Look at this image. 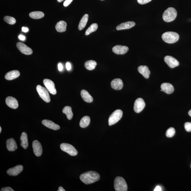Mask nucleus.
<instances>
[{
    "label": "nucleus",
    "instance_id": "ea45409f",
    "mask_svg": "<svg viewBox=\"0 0 191 191\" xmlns=\"http://www.w3.org/2000/svg\"><path fill=\"white\" fill-rule=\"evenodd\" d=\"M58 69L59 71H61L63 69V67L61 63H59L58 65Z\"/></svg>",
    "mask_w": 191,
    "mask_h": 191
},
{
    "label": "nucleus",
    "instance_id": "f704fd0d",
    "mask_svg": "<svg viewBox=\"0 0 191 191\" xmlns=\"http://www.w3.org/2000/svg\"><path fill=\"white\" fill-rule=\"evenodd\" d=\"M138 3L140 4H145L151 1L152 0H137Z\"/></svg>",
    "mask_w": 191,
    "mask_h": 191
},
{
    "label": "nucleus",
    "instance_id": "37998d69",
    "mask_svg": "<svg viewBox=\"0 0 191 191\" xmlns=\"http://www.w3.org/2000/svg\"><path fill=\"white\" fill-rule=\"evenodd\" d=\"M58 191H65V190L64 189V188H63V187H59L58 189V190H57Z\"/></svg>",
    "mask_w": 191,
    "mask_h": 191
},
{
    "label": "nucleus",
    "instance_id": "0eeeda50",
    "mask_svg": "<svg viewBox=\"0 0 191 191\" xmlns=\"http://www.w3.org/2000/svg\"><path fill=\"white\" fill-rule=\"evenodd\" d=\"M60 148L63 151L67 153L70 155L74 156L78 154L76 149L72 145L68 143H62L60 145Z\"/></svg>",
    "mask_w": 191,
    "mask_h": 191
},
{
    "label": "nucleus",
    "instance_id": "09e8293b",
    "mask_svg": "<svg viewBox=\"0 0 191 191\" xmlns=\"http://www.w3.org/2000/svg\"></svg>",
    "mask_w": 191,
    "mask_h": 191
},
{
    "label": "nucleus",
    "instance_id": "aec40b11",
    "mask_svg": "<svg viewBox=\"0 0 191 191\" xmlns=\"http://www.w3.org/2000/svg\"><path fill=\"white\" fill-rule=\"evenodd\" d=\"M161 88L164 91L168 94H170L174 91V88L172 85L169 83H164L161 85Z\"/></svg>",
    "mask_w": 191,
    "mask_h": 191
},
{
    "label": "nucleus",
    "instance_id": "39448f33",
    "mask_svg": "<svg viewBox=\"0 0 191 191\" xmlns=\"http://www.w3.org/2000/svg\"><path fill=\"white\" fill-rule=\"evenodd\" d=\"M123 115V112L121 110H117L115 111L109 118V125L112 126L118 123L121 119Z\"/></svg>",
    "mask_w": 191,
    "mask_h": 191
},
{
    "label": "nucleus",
    "instance_id": "473e14b6",
    "mask_svg": "<svg viewBox=\"0 0 191 191\" xmlns=\"http://www.w3.org/2000/svg\"><path fill=\"white\" fill-rule=\"evenodd\" d=\"M175 130L174 128H170L166 132V136L168 138H171V137H173L175 135Z\"/></svg>",
    "mask_w": 191,
    "mask_h": 191
},
{
    "label": "nucleus",
    "instance_id": "f3484780",
    "mask_svg": "<svg viewBox=\"0 0 191 191\" xmlns=\"http://www.w3.org/2000/svg\"><path fill=\"white\" fill-rule=\"evenodd\" d=\"M42 123L45 126L48 128L57 130L60 129V126L53 123L51 120H44L42 121Z\"/></svg>",
    "mask_w": 191,
    "mask_h": 191
},
{
    "label": "nucleus",
    "instance_id": "f03ea898",
    "mask_svg": "<svg viewBox=\"0 0 191 191\" xmlns=\"http://www.w3.org/2000/svg\"><path fill=\"white\" fill-rule=\"evenodd\" d=\"M177 11L174 8L170 7L164 11L162 18L165 22H169L172 21L176 18Z\"/></svg>",
    "mask_w": 191,
    "mask_h": 191
},
{
    "label": "nucleus",
    "instance_id": "b1692460",
    "mask_svg": "<svg viewBox=\"0 0 191 191\" xmlns=\"http://www.w3.org/2000/svg\"><path fill=\"white\" fill-rule=\"evenodd\" d=\"M20 141L21 146L24 149L27 148L28 146L27 134L25 132L22 133L20 137Z\"/></svg>",
    "mask_w": 191,
    "mask_h": 191
},
{
    "label": "nucleus",
    "instance_id": "c756f323",
    "mask_svg": "<svg viewBox=\"0 0 191 191\" xmlns=\"http://www.w3.org/2000/svg\"><path fill=\"white\" fill-rule=\"evenodd\" d=\"M29 16L32 19H39L43 18L44 16V14L41 11H34L30 13Z\"/></svg>",
    "mask_w": 191,
    "mask_h": 191
},
{
    "label": "nucleus",
    "instance_id": "dca6fc26",
    "mask_svg": "<svg viewBox=\"0 0 191 191\" xmlns=\"http://www.w3.org/2000/svg\"><path fill=\"white\" fill-rule=\"evenodd\" d=\"M111 86L112 88L115 90H120L123 87V82L119 78L114 79L111 82Z\"/></svg>",
    "mask_w": 191,
    "mask_h": 191
},
{
    "label": "nucleus",
    "instance_id": "c85d7f7f",
    "mask_svg": "<svg viewBox=\"0 0 191 191\" xmlns=\"http://www.w3.org/2000/svg\"><path fill=\"white\" fill-rule=\"evenodd\" d=\"M96 65V62L93 60L87 61L85 63V68L90 70H94Z\"/></svg>",
    "mask_w": 191,
    "mask_h": 191
},
{
    "label": "nucleus",
    "instance_id": "2f4dec72",
    "mask_svg": "<svg viewBox=\"0 0 191 191\" xmlns=\"http://www.w3.org/2000/svg\"><path fill=\"white\" fill-rule=\"evenodd\" d=\"M4 20L7 23L10 24H14L16 23V20L14 18L9 16H6L4 18Z\"/></svg>",
    "mask_w": 191,
    "mask_h": 191
},
{
    "label": "nucleus",
    "instance_id": "2eb2a0df",
    "mask_svg": "<svg viewBox=\"0 0 191 191\" xmlns=\"http://www.w3.org/2000/svg\"><path fill=\"white\" fill-rule=\"evenodd\" d=\"M6 103L10 108L16 109L18 108L19 104L18 101L13 97H7L5 100Z\"/></svg>",
    "mask_w": 191,
    "mask_h": 191
},
{
    "label": "nucleus",
    "instance_id": "4be33fe9",
    "mask_svg": "<svg viewBox=\"0 0 191 191\" xmlns=\"http://www.w3.org/2000/svg\"><path fill=\"white\" fill-rule=\"evenodd\" d=\"M138 70L139 73L146 79H148L150 74V71L148 67L146 66H141L138 67Z\"/></svg>",
    "mask_w": 191,
    "mask_h": 191
},
{
    "label": "nucleus",
    "instance_id": "49530a36",
    "mask_svg": "<svg viewBox=\"0 0 191 191\" xmlns=\"http://www.w3.org/2000/svg\"><path fill=\"white\" fill-rule=\"evenodd\" d=\"M1 127H0V133H1Z\"/></svg>",
    "mask_w": 191,
    "mask_h": 191
},
{
    "label": "nucleus",
    "instance_id": "412c9836",
    "mask_svg": "<svg viewBox=\"0 0 191 191\" xmlns=\"http://www.w3.org/2000/svg\"><path fill=\"white\" fill-rule=\"evenodd\" d=\"M20 75V73L18 70H14L7 73L5 75V78L6 79L11 81L18 78Z\"/></svg>",
    "mask_w": 191,
    "mask_h": 191
},
{
    "label": "nucleus",
    "instance_id": "4468645a",
    "mask_svg": "<svg viewBox=\"0 0 191 191\" xmlns=\"http://www.w3.org/2000/svg\"><path fill=\"white\" fill-rule=\"evenodd\" d=\"M129 50L128 47L127 46L118 45L113 47L112 51L116 54L124 55L127 53Z\"/></svg>",
    "mask_w": 191,
    "mask_h": 191
},
{
    "label": "nucleus",
    "instance_id": "20e7f679",
    "mask_svg": "<svg viewBox=\"0 0 191 191\" xmlns=\"http://www.w3.org/2000/svg\"><path fill=\"white\" fill-rule=\"evenodd\" d=\"M115 190L116 191H127V186L126 181L123 177H117L114 181Z\"/></svg>",
    "mask_w": 191,
    "mask_h": 191
},
{
    "label": "nucleus",
    "instance_id": "79ce46f5",
    "mask_svg": "<svg viewBox=\"0 0 191 191\" xmlns=\"http://www.w3.org/2000/svg\"><path fill=\"white\" fill-rule=\"evenodd\" d=\"M22 31L24 32H27L29 30L28 28L27 27H22Z\"/></svg>",
    "mask_w": 191,
    "mask_h": 191
},
{
    "label": "nucleus",
    "instance_id": "1a4fd4ad",
    "mask_svg": "<svg viewBox=\"0 0 191 191\" xmlns=\"http://www.w3.org/2000/svg\"><path fill=\"white\" fill-rule=\"evenodd\" d=\"M145 103L142 98H139L135 101L134 105V110L136 113H139L142 111L145 107Z\"/></svg>",
    "mask_w": 191,
    "mask_h": 191
},
{
    "label": "nucleus",
    "instance_id": "7c9ffc66",
    "mask_svg": "<svg viewBox=\"0 0 191 191\" xmlns=\"http://www.w3.org/2000/svg\"><path fill=\"white\" fill-rule=\"evenodd\" d=\"M98 27V24H97L95 23L91 24V26L86 30L85 33V35L86 36L88 35L92 32L96 31Z\"/></svg>",
    "mask_w": 191,
    "mask_h": 191
},
{
    "label": "nucleus",
    "instance_id": "f257e3e1",
    "mask_svg": "<svg viewBox=\"0 0 191 191\" xmlns=\"http://www.w3.org/2000/svg\"><path fill=\"white\" fill-rule=\"evenodd\" d=\"M100 175L97 172L90 171L84 173L80 175L81 180L86 184H91L98 181Z\"/></svg>",
    "mask_w": 191,
    "mask_h": 191
},
{
    "label": "nucleus",
    "instance_id": "9d476101",
    "mask_svg": "<svg viewBox=\"0 0 191 191\" xmlns=\"http://www.w3.org/2000/svg\"><path fill=\"white\" fill-rule=\"evenodd\" d=\"M16 46L19 50L24 54L30 55L33 53L32 49L24 43L18 42L17 43Z\"/></svg>",
    "mask_w": 191,
    "mask_h": 191
},
{
    "label": "nucleus",
    "instance_id": "c9c22d12",
    "mask_svg": "<svg viewBox=\"0 0 191 191\" xmlns=\"http://www.w3.org/2000/svg\"><path fill=\"white\" fill-rule=\"evenodd\" d=\"M1 191H14V190L10 187H6L1 189Z\"/></svg>",
    "mask_w": 191,
    "mask_h": 191
},
{
    "label": "nucleus",
    "instance_id": "de8ad7c7",
    "mask_svg": "<svg viewBox=\"0 0 191 191\" xmlns=\"http://www.w3.org/2000/svg\"><path fill=\"white\" fill-rule=\"evenodd\" d=\"M101 1H103V0H101Z\"/></svg>",
    "mask_w": 191,
    "mask_h": 191
},
{
    "label": "nucleus",
    "instance_id": "7ed1b4c3",
    "mask_svg": "<svg viewBox=\"0 0 191 191\" xmlns=\"http://www.w3.org/2000/svg\"><path fill=\"white\" fill-rule=\"evenodd\" d=\"M179 37L178 34L173 32H165L162 36V40L165 42L169 44L176 42L179 40Z\"/></svg>",
    "mask_w": 191,
    "mask_h": 191
},
{
    "label": "nucleus",
    "instance_id": "a19ab883",
    "mask_svg": "<svg viewBox=\"0 0 191 191\" xmlns=\"http://www.w3.org/2000/svg\"><path fill=\"white\" fill-rule=\"evenodd\" d=\"M19 39L22 41H24L25 39V36L22 35L19 36Z\"/></svg>",
    "mask_w": 191,
    "mask_h": 191
},
{
    "label": "nucleus",
    "instance_id": "6ab92c4d",
    "mask_svg": "<svg viewBox=\"0 0 191 191\" xmlns=\"http://www.w3.org/2000/svg\"><path fill=\"white\" fill-rule=\"evenodd\" d=\"M7 148L9 151L13 152L18 148L16 141L13 138H10L7 141Z\"/></svg>",
    "mask_w": 191,
    "mask_h": 191
},
{
    "label": "nucleus",
    "instance_id": "6e6552de",
    "mask_svg": "<svg viewBox=\"0 0 191 191\" xmlns=\"http://www.w3.org/2000/svg\"><path fill=\"white\" fill-rule=\"evenodd\" d=\"M43 83L48 91L53 95L56 94L57 91L55 88L54 83L51 80L46 79L44 80Z\"/></svg>",
    "mask_w": 191,
    "mask_h": 191
},
{
    "label": "nucleus",
    "instance_id": "ddd939ff",
    "mask_svg": "<svg viewBox=\"0 0 191 191\" xmlns=\"http://www.w3.org/2000/svg\"><path fill=\"white\" fill-rule=\"evenodd\" d=\"M24 167L21 165H18L14 167L10 168L7 170V174L11 176H16L18 175L23 170Z\"/></svg>",
    "mask_w": 191,
    "mask_h": 191
},
{
    "label": "nucleus",
    "instance_id": "c03bdc74",
    "mask_svg": "<svg viewBox=\"0 0 191 191\" xmlns=\"http://www.w3.org/2000/svg\"><path fill=\"white\" fill-rule=\"evenodd\" d=\"M188 114L189 115H190L191 117V110L189 111L188 112Z\"/></svg>",
    "mask_w": 191,
    "mask_h": 191
},
{
    "label": "nucleus",
    "instance_id": "e433bc0d",
    "mask_svg": "<svg viewBox=\"0 0 191 191\" xmlns=\"http://www.w3.org/2000/svg\"><path fill=\"white\" fill-rule=\"evenodd\" d=\"M73 0H66L64 3V7H67L70 4Z\"/></svg>",
    "mask_w": 191,
    "mask_h": 191
},
{
    "label": "nucleus",
    "instance_id": "cd10ccee",
    "mask_svg": "<svg viewBox=\"0 0 191 191\" xmlns=\"http://www.w3.org/2000/svg\"><path fill=\"white\" fill-rule=\"evenodd\" d=\"M63 113L66 114L68 120H71L73 117V113L72 112V108L70 106L65 107L62 110Z\"/></svg>",
    "mask_w": 191,
    "mask_h": 191
},
{
    "label": "nucleus",
    "instance_id": "58836bf2",
    "mask_svg": "<svg viewBox=\"0 0 191 191\" xmlns=\"http://www.w3.org/2000/svg\"><path fill=\"white\" fill-rule=\"evenodd\" d=\"M154 191H162V188L161 187L159 186H157L156 187L155 189L154 190Z\"/></svg>",
    "mask_w": 191,
    "mask_h": 191
},
{
    "label": "nucleus",
    "instance_id": "4c0bfd02",
    "mask_svg": "<svg viewBox=\"0 0 191 191\" xmlns=\"http://www.w3.org/2000/svg\"><path fill=\"white\" fill-rule=\"evenodd\" d=\"M66 68L68 70H70L71 69V65L69 62H67L66 64Z\"/></svg>",
    "mask_w": 191,
    "mask_h": 191
},
{
    "label": "nucleus",
    "instance_id": "5701e85b",
    "mask_svg": "<svg viewBox=\"0 0 191 191\" xmlns=\"http://www.w3.org/2000/svg\"><path fill=\"white\" fill-rule=\"evenodd\" d=\"M81 94L82 98L87 103H91L93 101V98L87 91L83 90L81 91Z\"/></svg>",
    "mask_w": 191,
    "mask_h": 191
},
{
    "label": "nucleus",
    "instance_id": "72a5a7b5",
    "mask_svg": "<svg viewBox=\"0 0 191 191\" xmlns=\"http://www.w3.org/2000/svg\"><path fill=\"white\" fill-rule=\"evenodd\" d=\"M184 128L188 132H191V123L187 122L184 124Z\"/></svg>",
    "mask_w": 191,
    "mask_h": 191
},
{
    "label": "nucleus",
    "instance_id": "a211bd4d",
    "mask_svg": "<svg viewBox=\"0 0 191 191\" xmlns=\"http://www.w3.org/2000/svg\"><path fill=\"white\" fill-rule=\"evenodd\" d=\"M135 24L133 21H128L120 24L116 27L117 30H122L129 29L133 27L135 25Z\"/></svg>",
    "mask_w": 191,
    "mask_h": 191
},
{
    "label": "nucleus",
    "instance_id": "bb28decb",
    "mask_svg": "<svg viewBox=\"0 0 191 191\" xmlns=\"http://www.w3.org/2000/svg\"><path fill=\"white\" fill-rule=\"evenodd\" d=\"M90 122V118L89 116H84L80 122V126L81 128H85L89 125Z\"/></svg>",
    "mask_w": 191,
    "mask_h": 191
},
{
    "label": "nucleus",
    "instance_id": "f8f14e48",
    "mask_svg": "<svg viewBox=\"0 0 191 191\" xmlns=\"http://www.w3.org/2000/svg\"><path fill=\"white\" fill-rule=\"evenodd\" d=\"M164 61L171 68H173L179 65L178 61L171 56H166L164 58Z\"/></svg>",
    "mask_w": 191,
    "mask_h": 191
},
{
    "label": "nucleus",
    "instance_id": "9b49d317",
    "mask_svg": "<svg viewBox=\"0 0 191 191\" xmlns=\"http://www.w3.org/2000/svg\"><path fill=\"white\" fill-rule=\"evenodd\" d=\"M33 152L37 156H41L43 153V149L41 143L37 140H35L32 143Z\"/></svg>",
    "mask_w": 191,
    "mask_h": 191
},
{
    "label": "nucleus",
    "instance_id": "a878e982",
    "mask_svg": "<svg viewBox=\"0 0 191 191\" xmlns=\"http://www.w3.org/2000/svg\"><path fill=\"white\" fill-rule=\"evenodd\" d=\"M89 15L86 14L84 15L79 22L78 29L79 30H81L84 28L87 23L88 20Z\"/></svg>",
    "mask_w": 191,
    "mask_h": 191
},
{
    "label": "nucleus",
    "instance_id": "423d86ee",
    "mask_svg": "<svg viewBox=\"0 0 191 191\" xmlns=\"http://www.w3.org/2000/svg\"><path fill=\"white\" fill-rule=\"evenodd\" d=\"M36 89L38 94L41 98L45 102L49 103L50 101V97L48 91L45 88L41 85H38L36 87Z\"/></svg>",
    "mask_w": 191,
    "mask_h": 191
},
{
    "label": "nucleus",
    "instance_id": "a18cd8bd",
    "mask_svg": "<svg viewBox=\"0 0 191 191\" xmlns=\"http://www.w3.org/2000/svg\"><path fill=\"white\" fill-rule=\"evenodd\" d=\"M57 1L58 2H61L62 1H64V0H57Z\"/></svg>",
    "mask_w": 191,
    "mask_h": 191
},
{
    "label": "nucleus",
    "instance_id": "393cba45",
    "mask_svg": "<svg viewBox=\"0 0 191 191\" xmlns=\"http://www.w3.org/2000/svg\"><path fill=\"white\" fill-rule=\"evenodd\" d=\"M67 24L66 22L64 21H61L56 24V30L57 32H63L66 31Z\"/></svg>",
    "mask_w": 191,
    "mask_h": 191
}]
</instances>
